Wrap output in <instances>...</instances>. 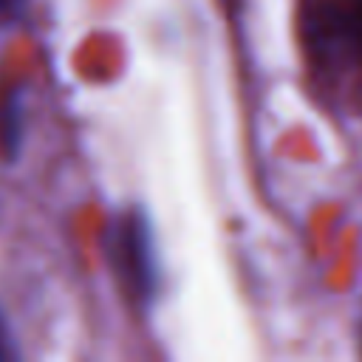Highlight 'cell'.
I'll use <instances>...</instances> for the list:
<instances>
[{
  "instance_id": "6da1fadb",
  "label": "cell",
  "mask_w": 362,
  "mask_h": 362,
  "mask_svg": "<svg viewBox=\"0 0 362 362\" xmlns=\"http://www.w3.org/2000/svg\"><path fill=\"white\" fill-rule=\"evenodd\" d=\"M110 263L116 280L130 303L139 308L150 305L158 286V263L150 223L141 212H124L110 235Z\"/></svg>"
},
{
  "instance_id": "7a4b0ae2",
  "label": "cell",
  "mask_w": 362,
  "mask_h": 362,
  "mask_svg": "<svg viewBox=\"0 0 362 362\" xmlns=\"http://www.w3.org/2000/svg\"><path fill=\"white\" fill-rule=\"evenodd\" d=\"M311 54L331 65L362 62V0H314L305 20Z\"/></svg>"
},
{
  "instance_id": "3957f363",
  "label": "cell",
  "mask_w": 362,
  "mask_h": 362,
  "mask_svg": "<svg viewBox=\"0 0 362 362\" xmlns=\"http://www.w3.org/2000/svg\"><path fill=\"white\" fill-rule=\"evenodd\" d=\"M23 139V99L17 88H6L0 93V150L14 156Z\"/></svg>"
},
{
  "instance_id": "277c9868",
  "label": "cell",
  "mask_w": 362,
  "mask_h": 362,
  "mask_svg": "<svg viewBox=\"0 0 362 362\" xmlns=\"http://www.w3.org/2000/svg\"><path fill=\"white\" fill-rule=\"evenodd\" d=\"M8 359H17V348H14V337L6 322V314L0 311V362H8Z\"/></svg>"
},
{
  "instance_id": "5b68a950",
  "label": "cell",
  "mask_w": 362,
  "mask_h": 362,
  "mask_svg": "<svg viewBox=\"0 0 362 362\" xmlns=\"http://www.w3.org/2000/svg\"><path fill=\"white\" fill-rule=\"evenodd\" d=\"M23 0H0V17H11Z\"/></svg>"
}]
</instances>
